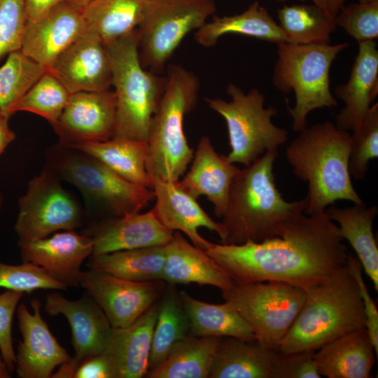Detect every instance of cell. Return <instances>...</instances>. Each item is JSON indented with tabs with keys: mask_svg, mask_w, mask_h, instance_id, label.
<instances>
[{
	"mask_svg": "<svg viewBox=\"0 0 378 378\" xmlns=\"http://www.w3.org/2000/svg\"><path fill=\"white\" fill-rule=\"evenodd\" d=\"M10 118V115L0 109V155L15 139V133L9 126Z\"/></svg>",
	"mask_w": 378,
	"mask_h": 378,
	"instance_id": "obj_48",
	"label": "cell"
},
{
	"mask_svg": "<svg viewBox=\"0 0 378 378\" xmlns=\"http://www.w3.org/2000/svg\"><path fill=\"white\" fill-rule=\"evenodd\" d=\"M166 78L148 130L147 169L152 178L176 182L194 154L185 135L183 120L196 104L200 83L192 72L178 64L168 67Z\"/></svg>",
	"mask_w": 378,
	"mask_h": 378,
	"instance_id": "obj_5",
	"label": "cell"
},
{
	"mask_svg": "<svg viewBox=\"0 0 378 378\" xmlns=\"http://www.w3.org/2000/svg\"><path fill=\"white\" fill-rule=\"evenodd\" d=\"M62 146L63 152L56 158L53 172L74 186L88 202L121 217L140 212L155 200L153 189L125 179L87 153Z\"/></svg>",
	"mask_w": 378,
	"mask_h": 378,
	"instance_id": "obj_10",
	"label": "cell"
},
{
	"mask_svg": "<svg viewBox=\"0 0 378 378\" xmlns=\"http://www.w3.org/2000/svg\"><path fill=\"white\" fill-rule=\"evenodd\" d=\"M23 293L8 290L0 294V353L8 372L15 369L16 357L12 339V321Z\"/></svg>",
	"mask_w": 378,
	"mask_h": 378,
	"instance_id": "obj_44",
	"label": "cell"
},
{
	"mask_svg": "<svg viewBox=\"0 0 378 378\" xmlns=\"http://www.w3.org/2000/svg\"><path fill=\"white\" fill-rule=\"evenodd\" d=\"M215 11L213 0H149L137 27L142 65L160 73L183 39Z\"/></svg>",
	"mask_w": 378,
	"mask_h": 378,
	"instance_id": "obj_11",
	"label": "cell"
},
{
	"mask_svg": "<svg viewBox=\"0 0 378 378\" xmlns=\"http://www.w3.org/2000/svg\"><path fill=\"white\" fill-rule=\"evenodd\" d=\"M71 92L47 71L8 111L11 116L19 111L36 114L53 125L67 104Z\"/></svg>",
	"mask_w": 378,
	"mask_h": 378,
	"instance_id": "obj_37",
	"label": "cell"
},
{
	"mask_svg": "<svg viewBox=\"0 0 378 378\" xmlns=\"http://www.w3.org/2000/svg\"><path fill=\"white\" fill-rule=\"evenodd\" d=\"M33 312L24 304L18 308V327L22 340L15 354V370L20 378H49L56 367L71 359L50 332L41 316V302L31 301Z\"/></svg>",
	"mask_w": 378,
	"mask_h": 378,
	"instance_id": "obj_18",
	"label": "cell"
},
{
	"mask_svg": "<svg viewBox=\"0 0 378 378\" xmlns=\"http://www.w3.org/2000/svg\"><path fill=\"white\" fill-rule=\"evenodd\" d=\"M191 161L189 171L178 184L195 199L206 197L213 204L215 215L222 218L232 182L240 169L219 155L206 136L200 138Z\"/></svg>",
	"mask_w": 378,
	"mask_h": 378,
	"instance_id": "obj_22",
	"label": "cell"
},
{
	"mask_svg": "<svg viewBox=\"0 0 378 378\" xmlns=\"http://www.w3.org/2000/svg\"><path fill=\"white\" fill-rule=\"evenodd\" d=\"M267 348L279 351L304 302L306 290L281 281L234 283L221 290Z\"/></svg>",
	"mask_w": 378,
	"mask_h": 378,
	"instance_id": "obj_9",
	"label": "cell"
},
{
	"mask_svg": "<svg viewBox=\"0 0 378 378\" xmlns=\"http://www.w3.org/2000/svg\"><path fill=\"white\" fill-rule=\"evenodd\" d=\"M27 22L24 0H0V59L21 50Z\"/></svg>",
	"mask_w": 378,
	"mask_h": 378,
	"instance_id": "obj_42",
	"label": "cell"
},
{
	"mask_svg": "<svg viewBox=\"0 0 378 378\" xmlns=\"http://www.w3.org/2000/svg\"><path fill=\"white\" fill-rule=\"evenodd\" d=\"M165 281H134L98 270L82 271L79 284L107 317L112 328L133 323L160 299Z\"/></svg>",
	"mask_w": 378,
	"mask_h": 378,
	"instance_id": "obj_13",
	"label": "cell"
},
{
	"mask_svg": "<svg viewBox=\"0 0 378 378\" xmlns=\"http://www.w3.org/2000/svg\"><path fill=\"white\" fill-rule=\"evenodd\" d=\"M69 148L94 157L132 183L153 189V179L147 169L146 141L111 138L103 141L79 144Z\"/></svg>",
	"mask_w": 378,
	"mask_h": 378,
	"instance_id": "obj_30",
	"label": "cell"
},
{
	"mask_svg": "<svg viewBox=\"0 0 378 378\" xmlns=\"http://www.w3.org/2000/svg\"><path fill=\"white\" fill-rule=\"evenodd\" d=\"M155 204L152 209L159 220L173 231L184 233L196 247L206 251L211 242L202 237L198 228L216 232L220 240L224 230L199 205L197 199L184 191L178 182L153 178Z\"/></svg>",
	"mask_w": 378,
	"mask_h": 378,
	"instance_id": "obj_20",
	"label": "cell"
},
{
	"mask_svg": "<svg viewBox=\"0 0 378 378\" xmlns=\"http://www.w3.org/2000/svg\"><path fill=\"white\" fill-rule=\"evenodd\" d=\"M347 267L358 285L365 314V328L374 345L375 353L378 354V310L374 301L371 298L363 276V267L358 259L349 253Z\"/></svg>",
	"mask_w": 378,
	"mask_h": 378,
	"instance_id": "obj_45",
	"label": "cell"
},
{
	"mask_svg": "<svg viewBox=\"0 0 378 378\" xmlns=\"http://www.w3.org/2000/svg\"><path fill=\"white\" fill-rule=\"evenodd\" d=\"M226 92L230 101L220 98L206 101L226 122L230 151L225 158L230 162L248 166L266 151L278 150L287 141L288 131L272 120L277 109L265 106V97L259 90L253 88L245 93L230 83Z\"/></svg>",
	"mask_w": 378,
	"mask_h": 378,
	"instance_id": "obj_8",
	"label": "cell"
},
{
	"mask_svg": "<svg viewBox=\"0 0 378 378\" xmlns=\"http://www.w3.org/2000/svg\"><path fill=\"white\" fill-rule=\"evenodd\" d=\"M275 353L256 339L221 337L209 377L272 378Z\"/></svg>",
	"mask_w": 378,
	"mask_h": 378,
	"instance_id": "obj_27",
	"label": "cell"
},
{
	"mask_svg": "<svg viewBox=\"0 0 378 378\" xmlns=\"http://www.w3.org/2000/svg\"><path fill=\"white\" fill-rule=\"evenodd\" d=\"M166 245L91 255L86 265L134 281L162 280Z\"/></svg>",
	"mask_w": 378,
	"mask_h": 378,
	"instance_id": "obj_33",
	"label": "cell"
},
{
	"mask_svg": "<svg viewBox=\"0 0 378 378\" xmlns=\"http://www.w3.org/2000/svg\"><path fill=\"white\" fill-rule=\"evenodd\" d=\"M116 101L113 91L72 93L52 125L63 146L103 141L113 138Z\"/></svg>",
	"mask_w": 378,
	"mask_h": 378,
	"instance_id": "obj_15",
	"label": "cell"
},
{
	"mask_svg": "<svg viewBox=\"0 0 378 378\" xmlns=\"http://www.w3.org/2000/svg\"><path fill=\"white\" fill-rule=\"evenodd\" d=\"M73 4H75L80 8H85L90 4H91L94 0H66Z\"/></svg>",
	"mask_w": 378,
	"mask_h": 378,
	"instance_id": "obj_50",
	"label": "cell"
},
{
	"mask_svg": "<svg viewBox=\"0 0 378 378\" xmlns=\"http://www.w3.org/2000/svg\"><path fill=\"white\" fill-rule=\"evenodd\" d=\"M22 262L42 267L67 286H80L81 265L93 252L92 237L74 230L55 232L45 238L19 241Z\"/></svg>",
	"mask_w": 378,
	"mask_h": 378,
	"instance_id": "obj_19",
	"label": "cell"
},
{
	"mask_svg": "<svg viewBox=\"0 0 378 378\" xmlns=\"http://www.w3.org/2000/svg\"><path fill=\"white\" fill-rule=\"evenodd\" d=\"M66 0H24L27 20H36Z\"/></svg>",
	"mask_w": 378,
	"mask_h": 378,
	"instance_id": "obj_47",
	"label": "cell"
},
{
	"mask_svg": "<svg viewBox=\"0 0 378 378\" xmlns=\"http://www.w3.org/2000/svg\"><path fill=\"white\" fill-rule=\"evenodd\" d=\"M227 34H240L276 44L285 42L279 24L258 1L239 14L214 15L211 21H207L196 31L195 37L201 46L211 47Z\"/></svg>",
	"mask_w": 378,
	"mask_h": 378,
	"instance_id": "obj_29",
	"label": "cell"
},
{
	"mask_svg": "<svg viewBox=\"0 0 378 378\" xmlns=\"http://www.w3.org/2000/svg\"><path fill=\"white\" fill-rule=\"evenodd\" d=\"M0 287L30 293L37 289L66 290L68 286L31 262L12 265L0 260Z\"/></svg>",
	"mask_w": 378,
	"mask_h": 378,
	"instance_id": "obj_40",
	"label": "cell"
},
{
	"mask_svg": "<svg viewBox=\"0 0 378 378\" xmlns=\"http://www.w3.org/2000/svg\"><path fill=\"white\" fill-rule=\"evenodd\" d=\"M312 351L275 353L272 378H321Z\"/></svg>",
	"mask_w": 378,
	"mask_h": 378,
	"instance_id": "obj_43",
	"label": "cell"
},
{
	"mask_svg": "<svg viewBox=\"0 0 378 378\" xmlns=\"http://www.w3.org/2000/svg\"><path fill=\"white\" fill-rule=\"evenodd\" d=\"M85 31L83 8L64 1L44 15L27 20L21 51L48 69Z\"/></svg>",
	"mask_w": 378,
	"mask_h": 378,
	"instance_id": "obj_17",
	"label": "cell"
},
{
	"mask_svg": "<svg viewBox=\"0 0 378 378\" xmlns=\"http://www.w3.org/2000/svg\"><path fill=\"white\" fill-rule=\"evenodd\" d=\"M179 296L189 321L191 335L255 339L248 324L229 303L206 302L184 290L179 292Z\"/></svg>",
	"mask_w": 378,
	"mask_h": 378,
	"instance_id": "obj_31",
	"label": "cell"
},
{
	"mask_svg": "<svg viewBox=\"0 0 378 378\" xmlns=\"http://www.w3.org/2000/svg\"><path fill=\"white\" fill-rule=\"evenodd\" d=\"M277 155V150L266 151L234 176L220 222L224 230L221 244L260 242L279 237L291 218L304 213L305 197L288 202L276 186Z\"/></svg>",
	"mask_w": 378,
	"mask_h": 378,
	"instance_id": "obj_2",
	"label": "cell"
},
{
	"mask_svg": "<svg viewBox=\"0 0 378 378\" xmlns=\"http://www.w3.org/2000/svg\"><path fill=\"white\" fill-rule=\"evenodd\" d=\"M278 19L285 42L293 44L330 43L337 27L335 16L314 4L284 5Z\"/></svg>",
	"mask_w": 378,
	"mask_h": 378,
	"instance_id": "obj_35",
	"label": "cell"
},
{
	"mask_svg": "<svg viewBox=\"0 0 378 378\" xmlns=\"http://www.w3.org/2000/svg\"><path fill=\"white\" fill-rule=\"evenodd\" d=\"M378 157V104H372L360 124L351 135L349 169L356 180L365 178L368 164Z\"/></svg>",
	"mask_w": 378,
	"mask_h": 378,
	"instance_id": "obj_39",
	"label": "cell"
},
{
	"mask_svg": "<svg viewBox=\"0 0 378 378\" xmlns=\"http://www.w3.org/2000/svg\"><path fill=\"white\" fill-rule=\"evenodd\" d=\"M348 46L347 42L277 44L272 83L281 92L294 93L295 105L288 110L295 132L307 127V118L312 111L337 106L330 88V68L339 53Z\"/></svg>",
	"mask_w": 378,
	"mask_h": 378,
	"instance_id": "obj_7",
	"label": "cell"
},
{
	"mask_svg": "<svg viewBox=\"0 0 378 378\" xmlns=\"http://www.w3.org/2000/svg\"><path fill=\"white\" fill-rule=\"evenodd\" d=\"M71 378H115L112 364L105 354L83 360L74 369Z\"/></svg>",
	"mask_w": 378,
	"mask_h": 378,
	"instance_id": "obj_46",
	"label": "cell"
},
{
	"mask_svg": "<svg viewBox=\"0 0 378 378\" xmlns=\"http://www.w3.org/2000/svg\"><path fill=\"white\" fill-rule=\"evenodd\" d=\"M375 349L365 328L346 333L314 352L321 376L328 378H370Z\"/></svg>",
	"mask_w": 378,
	"mask_h": 378,
	"instance_id": "obj_26",
	"label": "cell"
},
{
	"mask_svg": "<svg viewBox=\"0 0 378 378\" xmlns=\"http://www.w3.org/2000/svg\"><path fill=\"white\" fill-rule=\"evenodd\" d=\"M174 231L164 226L153 209L116 217L97 225L88 234L93 241L92 255L167 244Z\"/></svg>",
	"mask_w": 378,
	"mask_h": 378,
	"instance_id": "obj_23",
	"label": "cell"
},
{
	"mask_svg": "<svg viewBox=\"0 0 378 378\" xmlns=\"http://www.w3.org/2000/svg\"><path fill=\"white\" fill-rule=\"evenodd\" d=\"M314 4L318 6L323 10H328L326 0H311Z\"/></svg>",
	"mask_w": 378,
	"mask_h": 378,
	"instance_id": "obj_51",
	"label": "cell"
},
{
	"mask_svg": "<svg viewBox=\"0 0 378 378\" xmlns=\"http://www.w3.org/2000/svg\"><path fill=\"white\" fill-rule=\"evenodd\" d=\"M334 94L344 103L335 116V126L353 131L360 124L378 94V50L374 41L358 43L350 76L346 83L335 88Z\"/></svg>",
	"mask_w": 378,
	"mask_h": 378,
	"instance_id": "obj_21",
	"label": "cell"
},
{
	"mask_svg": "<svg viewBox=\"0 0 378 378\" xmlns=\"http://www.w3.org/2000/svg\"><path fill=\"white\" fill-rule=\"evenodd\" d=\"M220 337L190 335L178 342L148 378H208Z\"/></svg>",
	"mask_w": 378,
	"mask_h": 378,
	"instance_id": "obj_34",
	"label": "cell"
},
{
	"mask_svg": "<svg viewBox=\"0 0 378 378\" xmlns=\"http://www.w3.org/2000/svg\"><path fill=\"white\" fill-rule=\"evenodd\" d=\"M365 321L359 289L346 263L306 290L302 307L279 351H315L346 333L365 328Z\"/></svg>",
	"mask_w": 378,
	"mask_h": 378,
	"instance_id": "obj_4",
	"label": "cell"
},
{
	"mask_svg": "<svg viewBox=\"0 0 378 378\" xmlns=\"http://www.w3.org/2000/svg\"><path fill=\"white\" fill-rule=\"evenodd\" d=\"M358 3L362 4H372V3H376L378 2V0H358Z\"/></svg>",
	"mask_w": 378,
	"mask_h": 378,
	"instance_id": "obj_52",
	"label": "cell"
},
{
	"mask_svg": "<svg viewBox=\"0 0 378 378\" xmlns=\"http://www.w3.org/2000/svg\"><path fill=\"white\" fill-rule=\"evenodd\" d=\"M3 202H4L3 196H2V195L0 193V210H1V207H2Z\"/></svg>",
	"mask_w": 378,
	"mask_h": 378,
	"instance_id": "obj_53",
	"label": "cell"
},
{
	"mask_svg": "<svg viewBox=\"0 0 378 378\" xmlns=\"http://www.w3.org/2000/svg\"><path fill=\"white\" fill-rule=\"evenodd\" d=\"M350 150L351 134L330 121L306 127L287 146L293 174L307 183V215L323 214L340 200L365 204L352 183Z\"/></svg>",
	"mask_w": 378,
	"mask_h": 378,
	"instance_id": "obj_3",
	"label": "cell"
},
{
	"mask_svg": "<svg viewBox=\"0 0 378 378\" xmlns=\"http://www.w3.org/2000/svg\"><path fill=\"white\" fill-rule=\"evenodd\" d=\"M160 298L153 332L148 372L164 360L178 342L191 335L179 292L174 284L166 286Z\"/></svg>",
	"mask_w": 378,
	"mask_h": 378,
	"instance_id": "obj_36",
	"label": "cell"
},
{
	"mask_svg": "<svg viewBox=\"0 0 378 378\" xmlns=\"http://www.w3.org/2000/svg\"><path fill=\"white\" fill-rule=\"evenodd\" d=\"M277 1H286V0H277ZM300 1H302V0H300Z\"/></svg>",
	"mask_w": 378,
	"mask_h": 378,
	"instance_id": "obj_54",
	"label": "cell"
},
{
	"mask_svg": "<svg viewBox=\"0 0 378 378\" xmlns=\"http://www.w3.org/2000/svg\"><path fill=\"white\" fill-rule=\"evenodd\" d=\"M376 205L367 206L354 204V206L340 208L331 205L325 213L337 223L340 232L354 250L363 270L378 290V247L372 225L377 214Z\"/></svg>",
	"mask_w": 378,
	"mask_h": 378,
	"instance_id": "obj_28",
	"label": "cell"
},
{
	"mask_svg": "<svg viewBox=\"0 0 378 378\" xmlns=\"http://www.w3.org/2000/svg\"><path fill=\"white\" fill-rule=\"evenodd\" d=\"M48 70L71 93L106 91L112 85L108 47L87 30L59 55Z\"/></svg>",
	"mask_w": 378,
	"mask_h": 378,
	"instance_id": "obj_16",
	"label": "cell"
},
{
	"mask_svg": "<svg viewBox=\"0 0 378 378\" xmlns=\"http://www.w3.org/2000/svg\"><path fill=\"white\" fill-rule=\"evenodd\" d=\"M116 101L113 138L147 142L148 130L164 93L167 78L142 65L137 29L108 46Z\"/></svg>",
	"mask_w": 378,
	"mask_h": 378,
	"instance_id": "obj_6",
	"label": "cell"
},
{
	"mask_svg": "<svg viewBox=\"0 0 378 378\" xmlns=\"http://www.w3.org/2000/svg\"><path fill=\"white\" fill-rule=\"evenodd\" d=\"M337 26L358 43L378 37V2L344 5L335 16Z\"/></svg>",
	"mask_w": 378,
	"mask_h": 378,
	"instance_id": "obj_41",
	"label": "cell"
},
{
	"mask_svg": "<svg viewBox=\"0 0 378 378\" xmlns=\"http://www.w3.org/2000/svg\"><path fill=\"white\" fill-rule=\"evenodd\" d=\"M45 310L49 315L62 314L66 317L71 329L74 349V356L61 365L51 377L71 378L74 369L83 360L105 351L113 328L90 295L69 300L59 293H51L46 297Z\"/></svg>",
	"mask_w": 378,
	"mask_h": 378,
	"instance_id": "obj_14",
	"label": "cell"
},
{
	"mask_svg": "<svg viewBox=\"0 0 378 378\" xmlns=\"http://www.w3.org/2000/svg\"><path fill=\"white\" fill-rule=\"evenodd\" d=\"M162 280L170 284H197L230 288L234 281L206 251L189 243L179 231H174L166 245Z\"/></svg>",
	"mask_w": 378,
	"mask_h": 378,
	"instance_id": "obj_25",
	"label": "cell"
},
{
	"mask_svg": "<svg viewBox=\"0 0 378 378\" xmlns=\"http://www.w3.org/2000/svg\"><path fill=\"white\" fill-rule=\"evenodd\" d=\"M59 180L53 171L47 169L28 183L25 193L18 200L14 225L18 242L43 239L81 225V209Z\"/></svg>",
	"mask_w": 378,
	"mask_h": 378,
	"instance_id": "obj_12",
	"label": "cell"
},
{
	"mask_svg": "<svg viewBox=\"0 0 378 378\" xmlns=\"http://www.w3.org/2000/svg\"><path fill=\"white\" fill-rule=\"evenodd\" d=\"M149 0H94L83 8L86 30L108 46L137 29Z\"/></svg>",
	"mask_w": 378,
	"mask_h": 378,
	"instance_id": "obj_32",
	"label": "cell"
},
{
	"mask_svg": "<svg viewBox=\"0 0 378 378\" xmlns=\"http://www.w3.org/2000/svg\"><path fill=\"white\" fill-rule=\"evenodd\" d=\"M336 223L324 212L298 214L280 236L240 244L211 243L207 253L234 283L281 281L307 290L347 263Z\"/></svg>",
	"mask_w": 378,
	"mask_h": 378,
	"instance_id": "obj_1",
	"label": "cell"
},
{
	"mask_svg": "<svg viewBox=\"0 0 378 378\" xmlns=\"http://www.w3.org/2000/svg\"><path fill=\"white\" fill-rule=\"evenodd\" d=\"M47 71L21 50L8 55L0 66V109L8 113L37 80ZM9 115V114H8Z\"/></svg>",
	"mask_w": 378,
	"mask_h": 378,
	"instance_id": "obj_38",
	"label": "cell"
},
{
	"mask_svg": "<svg viewBox=\"0 0 378 378\" xmlns=\"http://www.w3.org/2000/svg\"><path fill=\"white\" fill-rule=\"evenodd\" d=\"M346 1V0H326L328 12L335 17L340 8L344 5Z\"/></svg>",
	"mask_w": 378,
	"mask_h": 378,
	"instance_id": "obj_49",
	"label": "cell"
},
{
	"mask_svg": "<svg viewBox=\"0 0 378 378\" xmlns=\"http://www.w3.org/2000/svg\"><path fill=\"white\" fill-rule=\"evenodd\" d=\"M158 308V300L131 324L112 328L104 354L112 364L115 378H141L147 374Z\"/></svg>",
	"mask_w": 378,
	"mask_h": 378,
	"instance_id": "obj_24",
	"label": "cell"
}]
</instances>
